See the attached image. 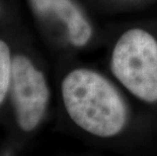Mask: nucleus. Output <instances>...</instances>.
Listing matches in <instances>:
<instances>
[{"mask_svg": "<svg viewBox=\"0 0 157 156\" xmlns=\"http://www.w3.org/2000/svg\"><path fill=\"white\" fill-rule=\"evenodd\" d=\"M112 69L136 97L157 101V41L151 34L141 29L124 32L113 50Z\"/></svg>", "mask_w": 157, "mask_h": 156, "instance_id": "f03ea898", "label": "nucleus"}, {"mask_svg": "<svg viewBox=\"0 0 157 156\" xmlns=\"http://www.w3.org/2000/svg\"><path fill=\"white\" fill-rule=\"evenodd\" d=\"M62 95L70 118L84 131L113 137L123 130L127 109L108 79L88 69H76L62 82Z\"/></svg>", "mask_w": 157, "mask_h": 156, "instance_id": "f257e3e1", "label": "nucleus"}, {"mask_svg": "<svg viewBox=\"0 0 157 156\" xmlns=\"http://www.w3.org/2000/svg\"><path fill=\"white\" fill-rule=\"evenodd\" d=\"M12 62L8 46L0 40V105L4 101L11 83Z\"/></svg>", "mask_w": 157, "mask_h": 156, "instance_id": "39448f33", "label": "nucleus"}, {"mask_svg": "<svg viewBox=\"0 0 157 156\" xmlns=\"http://www.w3.org/2000/svg\"><path fill=\"white\" fill-rule=\"evenodd\" d=\"M11 89L19 127L34 130L45 114L50 91L43 73L25 56L12 60Z\"/></svg>", "mask_w": 157, "mask_h": 156, "instance_id": "7ed1b4c3", "label": "nucleus"}, {"mask_svg": "<svg viewBox=\"0 0 157 156\" xmlns=\"http://www.w3.org/2000/svg\"><path fill=\"white\" fill-rule=\"evenodd\" d=\"M35 10L42 14H50L60 19L66 25L72 45L82 47L92 36L91 25L80 8L72 0H31Z\"/></svg>", "mask_w": 157, "mask_h": 156, "instance_id": "20e7f679", "label": "nucleus"}]
</instances>
